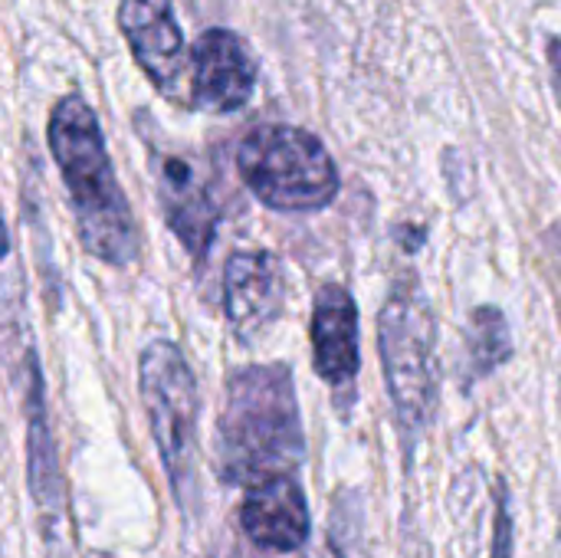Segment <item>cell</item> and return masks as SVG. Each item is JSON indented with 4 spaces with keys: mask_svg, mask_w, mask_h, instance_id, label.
Masks as SVG:
<instances>
[{
    "mask_svg": "<svg viewBox=\"0 0 561 558\" xmlns=\"http://www.w3.org/2000/svg\"><path fill=\"white\" fill-rule=\"evenodd\" d=\"M312 365L335 391L352 388L362 372L358 306L345 286L325 283L312 303Z\"/></svg>",
    "mask_w": 561,
    "mask_h": 558,
    "instance_id": "cell-11",
    "label": "cell"
},
{
    "mask_svg": "<svg viewBox=\"0 0 561 558\" xmlns=\"http://www.w3.org/2000/svg\"><path fill=\"white\" fill-rule=\"evenodd\" d=\"M286 309V273L270 250H240L224 270V312L240 342H256Z\"/></svg>",
    "mask_w": 561,
    "mask_h": 558,
    "instance_id": "cell-9",
    "label": "cell"
},
{
    "mask_svg": "<svg viewBox=\"0 0 561 558\" xmlns=\"http://www.w3.org/2000/svg\"><path fill=\"white\" fill-rule=\"evenodd\" d=\"M154 194L164 214V224L174 230L181 247L201 266L217 237V204L214 187L204 168H197L187 155L154 151L151 155Z\"/></svg>",
    "mask_w": 561,
    "mask_h": 558,
    "instance_id": "cell-6",
    "label": "cell"
},
{
    "mask_svg": "<svg viewBox=\"0 0 561 558\" xmlns=\"http://www.w3.org/2000/svg\"><path fill=\"white\" fill-rule=\"evenodd\" d=\"M306 437L293 372L250 365L227 378L217 418V474L224 483H260L302 464Z\"/></svg>",
    "mask_w": 561,
    "mask_h": 558,
    "instance_id": "cell-2",
    "label": "cell"
},
{
    "mask_svg": "<svg viewBox=\"0 0 561 558\" xmlns=\"http://www.w3.org/2000/svg\"><path fill=\"white\" fill-rule=\"evenodd\" d=\"M187 102L204 112H237L256 92V59L230 30H207L191 46Z\"/></svg>",
    "mask_w": 561,
    "mask_h": 558,
    "instance_id": "cell-8",
    "label": "cell"
},
{
    "mask_svg": "<svg viewBox=\"0 0 561 558\" xmlns=\"http://www.w3.org/2000/svg\"><path fill=\"white\" fill-rule=\"evenodd\" d=\"M23 414H26V483L43 520L56 523L62 516V477H59L56 441L46 414L43 375L33 349L23 352Z\"/></svg>",
    "mask_w": 561,
    "mask_h": 558,
    "instance_id": "cell-12",
    "label": "cell"
},
{
    "mask_svg": "<svg viewBox=\"0 0 561 558\" xmlns=\"http://www.w3.org/2000/svg\"><path fill=\"white\" fill-rule=\"evenodd\" d=\"M138 391L151 424V437L158 444L164 474L174 487L181 506H191L197 493V382L184 358V352L158 339L138 358Z\"/></svg>",
    "mask_w": 561,
    "mask_h": 558,
    "instance_id": "cell-5",
    "label": "cell"
},
{
    "mask_svg": "<svg viewBox=\"0 0 561 558\" xmlns=\"http://www.w3.org/2000/svg\"><path fill=\"white\" fill-rule=\"evenodd\" d=\"M546 49H549V69H552V89H556V99H559V109H561V39H559V36H552Z\"/></svg>",
    "mask_w": 561,
    "mask_h": 558,
    "instance_id": "cell-15",
    "label": "cell"
},
{
    "mask_svg": "<svg viewBox=\"0 0 561 558\" xmlns=\"http://www.w3.org/2000/svg\"><path fill=\"white\" fill-rule=\"evenodd\" d=\"M240 529L270 553L302 549L312 536L309 503L293 474L250 483L240 503Z\"/></svg>",
    "mask_w": 561,
    "mask_h": 558,
    "instance_id": "cell-10",
    "label": "cell"
},
{
    "mask_svg": "<svg viewBox=\"0 0 561 558\" xmlns=\"http://www.w3.org/2000/svg\"><path fill=\"white\" fill-rule=\"evenodd\" d=\"M46 135L85 253L118 270L131 266L138 260V230L89 102L79 92L62 95L49 115Z\"/></svg>",
    "mask_w": 561,
    "mask_h": 558,
    "instance_id": "cell-1",
    "label": "cell"
},
{
    "mask_svg": "<svg viewBox=\"0 0 561 558\" xmlns=\"http://www.w3.org/2000/svg\"><path fill=\"white\" fill-rule=\"evenodd\" d=\"M513 355L506 316L496 306H480L467 326V382L486 378Z\"/></svg>",
    "mask_w": 561,
    "mask_h": 558,
    "instance_id": "cell-13",
    "label": "cell"
},
{
    "mask_svg": "<svg viewBox=\"0 0 561 558\" xmlns=\"http://www.w3.org/2000/svg\"><path fill=\"white\" fill-rule=\"evenodd\" d=\"M434 345V312L424 299V289L414 280L398 283L378 316V352L394 405V421L408 454L414 451L437 408Z\"/></svg>",
    "mask_w": 561,
    "mask_h": 558,
    "instance_id": "cell-3",
    "label": "cell"
},
{
    "mask_svg": "<svg viewBox=\"0 0 561 558\" xmlns=\"http://www.w3.org/2000/svg\"><path fill=\"white\" fill-rule=\"evenodd\" d=\"M549 253H552V263H556V276H559V303H561V240L549 234Z\"/></svg>",
    "mask_w": 561,
    "mask_h": 558,
    "instance_id": "cell-16",
    "label": "cell"
},
{
    "mask_svg": "<svg viewBox=\"0 0 561 558\" xmlns=\"http://www.w3.org/2000/svg\"><path fill=\"white\" fill-rule=\"evenodd\" d=\"M493 558H513V520H510V500L506 487L496 490V536H493Z\"/></svg>",
    "mask_w": 561,
    "mask_h": 558,
    "instance_id": "cell-14",
    "label": "cell"
},
{
    "mask_svg": "<svg viewBox=\"0 0 561 558\" xmlns=\"http://www.w3.org/2000/svg\"><path fill=\"white\" fill-rule=\"evenodd\" d=\"M237 171L256 201L283 214L322 210L339 194V168L329 148L299 125H256L237 145Z\"/></svg>",
    "mask_w": 561,
    "mask_h": 558,
    "instance_id": "cell-4",
    "label": "cell"
},
{
    "mask_svg": "<svg viewBox=\"0 0 561 558\" xmlns=\"http://www.w3.org/2000/svg\"><path fill=\"white\" fill-rule=\"evenodd\" d=\"M118 26L151 86L161 95L184 102V76L191 53L184 49L174 0H118Z\"/></svg>",
    "mask_w": 561,
    "mask_h": 558,
    "instance_id": "cell-7",
    "label": "cell"
}]
</instances>
